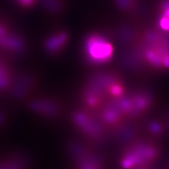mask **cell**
I'll use <instances>...</instances> for the list:
<instances>
[{"instance_id":"cell-1","label":"cell","mask_w":169,"mask_h":169,"mask_svg":"<svg viewBox=\"0 0 169 169\" xmlns=\"http://www.w3.org/2000/svg\"><path fill=\"white\" fill-rule=\"evenodd\" d=\"M42 80L41 73L34 68L16 71L8 95L15 102L25 104L40 92Z\"/></svg>"},{"instance_id":"cell-2","label":"cell","mask_w":169,"mask_h":169,"mask_svg":"<svg viewBox=\"0 0 169 169\" xmlns=\"http://www.w3.org/2000/svg\"><path fill=\"white\" fill-rule=\"evenodd\" d=\"M30 115L39 120L52 122L60 113V105L53 94L39 92L25 104Z\"/></svg>"},{"instance_id":"cell-3","label":"cell","mask_w":169,"mask_h":169,"mask_svg":"<svg viewBox=\"0 0 169 169\" xmlns=\"http://www.w3.org/2000/svg\"><path fill=\"white\" fill-rule=\"evenodd\" d=\"M86 45L87 54L95 62H104L112 56V46L100 36H92L87 40Z\"/></svg>"},{"instance_id":"cell-4","label":"cell","mask_w":169,"mask_h":169,"mask_svg":"<svg viewBox=\"0 0 169 169\" xmlns=\"http://www.w3.org/2000/svg\"><path fill=\"white\" fill-rule=\"evenodd\" d=\"M12 62L0 56V94H8L12 85L16 72Z\"/></svg>"},{"instance_id":"cell-5","label":"cell","mask_w":169,"mask_h":169,"mask_svg":"<svg viewBox=\"0 0 169 169\" xmlns=\"http://www.w3.org/2000/svg\"><path fill=\"white\" fill-rule=\"evenodd\" d=\"M11 120V116L6 107L0 105V129L8 126Z\"/></svg>"}]
</instances>
